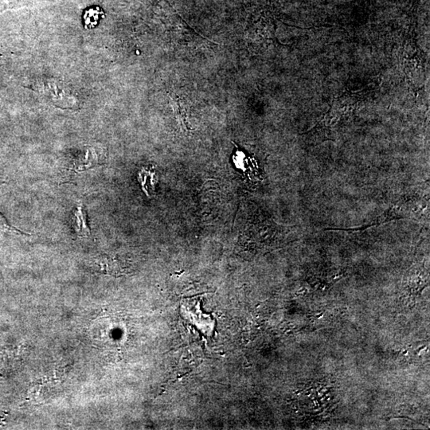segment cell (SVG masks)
Returning <instances> with one entry per match:
<instances>
[{"mask_svg":"<svg viewBox=\"0 0 430 430\" xmlns=\"http://www.w3.org/2000/svg\"><path fill=\"white\" fill-rule=\"evenodd\" d=\"M0 233H13L18 235H27V233H23L14 226H11L7 222L4 216L0 213Z\"/></svg>","mask_w":430,"mask_h":430,"instance_id":"cell-5","label":"cell"},{"mask_svg":"<svg viewBox=\"0 0 430 430\" xmlns=\"http://www.w3.org/2000/svg\"><path fill=\"white\" fill-rule=\"evenodd\" d=\"M100 164H101L100 159L95 149L93 147H88L84 159H79L75 161L71 170L74 172H80Z\"/></svg>","mask_w":430,"mask_h":430,"instance_id":"cell-2","label":"cell"},{"mask_svg":"<svg viewBox=\"0 0 430 430\" xmlns=\"http://www.w3.org/2000/svg\"><path fill=\"white\" fill-rule=\"evenodd\" d=\"M104 16V13L100 8H91L84 13V19L85 27L92 29L97 26L101 17Z\"/></svg>","mask_w":430,"mask_h":430,"instance_id":"cell-4","label":"cell"},{"mask_svg":"<svg viewBox=\"0 0 430 430\" xmlns=\"http://www.w3.org/2000/svg\"><path fill=\"white\" fill-rule=\"evenodd\" d=\"M138 179L141 182L143 191L150 197L151 192L154 191L155 187V172L150 169L143 168L139 173Z\"/></svg>","mask_w":430,"mask_h":430,"instance_id":"cell-3","label":"cell"},{"mask_svg":"<svg viewBox=\"0 0 430 430\" xmlns=\"http://www.w3.org/2000/svg\"><path fill=\"white\" fill-rule=\"evenodd\" d=\"M75 232L78 238H85L90 236V229L87 221L86 211L82 203H78L74 212Z\"/></svg>","mask_w":430,"mask_h":430,"instance_id":"cell-1","label":"cell"}]
</instances>
